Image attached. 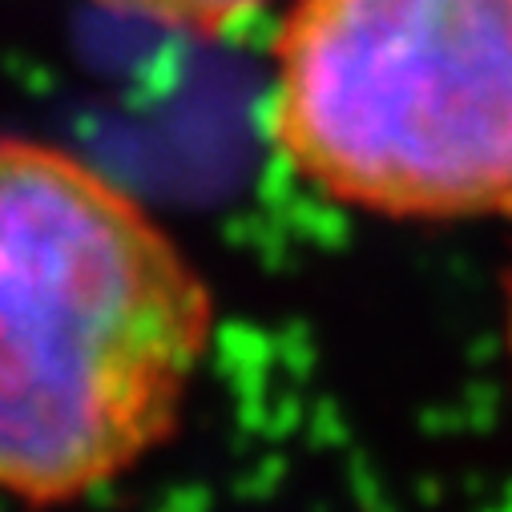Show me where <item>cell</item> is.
Segmentation results:
<instances>
[{
  "label": "cell",
  "mask_w": 512,
  "mask_h": 512,
  "mask_svg": "<svg viewBox=\"0 0 512 512\" xmlns=\"http://www.w3.org/2000/svg\"><path fill=\"white\" fill-rule=\"evenodd\" d=\"M210 339L202 271L130 190L0 138V492L65 504L142 464Z\"/></svg>",
  "instance_id": "1"
},
{
  "label": "cell",
  "mask_w": 512,
  "mask_h": 512,
  "mask_svg": "<svg viewBox=\"0 0 512 512\" xmlns=\"http://www.w3.org/2000/svg\"><path fill=\"white\" fill-rule=\"evenodd\" d=\"M504 355H508V367H512V271L504 279Z\"/></svg>",
  "instance_id": "4"
},
{
  "label": "cell",
  "mask_w": 512,
  "mask_h": 512,
  "mask_svg": "<svg viewBox=\"0 0 512 512\" xmlns=\"http://www.w3.org/2000/svg\"><path fill=\"white\" fill-rule=\"evenodd\" d=\"M271 138L379 218H512V0H295Z\"/></svg>",
  "instance_id": "2"
},
{
  "label": "cell",
  "mask_w": 512,
  "mask_h": 512,
  "mask_svg": "<svg viewBox=\"0 0 512 512\" xmlns=\"http://www.w3.org/2000/svg\"><path fill=\"white\" fill-rule=\"evenodd\" d=\"M93 5L125 13V17H138V21H150L158 29L214 37V33L234 29L250 13L267 9L271 0H93Z\"/></svg>",
  "instance_id": "3"
}]
</instances>
